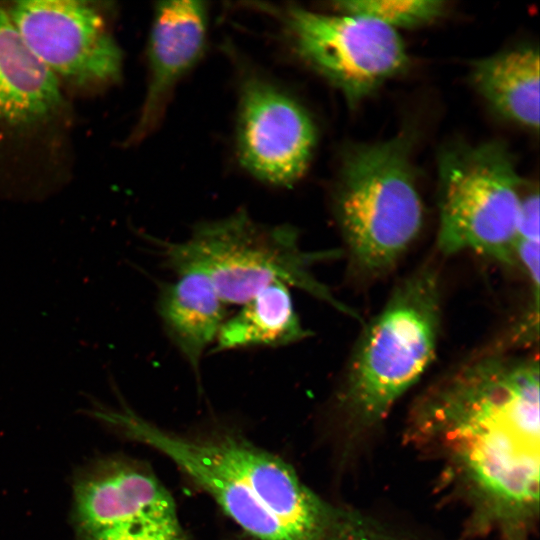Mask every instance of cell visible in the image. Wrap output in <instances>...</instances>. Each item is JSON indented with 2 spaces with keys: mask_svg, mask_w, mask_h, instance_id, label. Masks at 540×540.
<instances>
[{
  "mask_svg": "<svg viewBox=\"0 0 540 540\" xmlns=\"http://www.w3.org/2000/svg\"><path fill=\"white\" fill-rule=\"evenodd\" d=\"M539 360L489 352L415 401L405 439L438 463L467 537L532 540L539 520Z\"/></svg>",
  "mask_w": 540,
  "mask_h": 540,
  "instance_id": "1",
  "label": "cell"
},
{
  "mask_svg": "<svg viewBox=\"0 0 540 540\" xmlns=\"http://www.w3.org/2000/svg\"><path fill=\"white\" fill-rule=\"evenodd\" d=\"M96 418L169 458L254 540H420L326 500L289 463L235 431L177 434L125 404L103 405Z\"/></svg>",
  "mask_w": 540,
  "mask_h": 540,
  "instance_id": "2",
  "label": "cell"
},
{
  "mask_svg": "<svg viewBox=\"0 0 540 540\" xmlns=\"http://www.w3.org/2000/svg\"><path fill=\"white\" fill-rule=\"evenodd\" d=\"M440 324L439 273L426 264L399 281L351 352L334 400L346 453L382 425L426 372Z\"/></svg>",
  "mask_w": 540,
  "mask_h": 540,
  "instance_id": "3",
  "label": "cell"
},
{
  "mask_svg": "<svg viewBox=\"0 0 540 540\" xmlns=\"http://www.w3.org/2000/svg\"><path fill=\"white\" fill-rule=\"evenodd\" d=\"M155 244L167 268L175 274L187 270L204 274L226 305H243L268 286L283 283L360 319L314 274L315 265L339 258L342 251L304 249L292 225L262 224L239 210L197 223L182 241Z\"/></svg>",
  "mask_w": 540,
  "mask_h": 540,
  "instance_id": "4",
  "label": "cell"
},
{
  "mask_svg": "<svg viewBox=\"0 0 540 540\" xmlns=\"http://www.w3.org/2000/svg\"><path fill=\"white\" fill-rule=\"evenodd\" d=\"M413 134L349 147L333 192V211L350 264L361 276L389 273L418 237L423 204L411 161Z\"/></svg>",
  "mask_w": 540,
  "mask_h": 540,
  "instance_id": "5",
  "label": "cell"
},
{
  "mask_svg": "<svg viewBox=\"0 0 540 540\" xmlns=\"http://www.w3.org/2000/svg\"><path fill=\"white\" fill-rule=\"evenodd\" d=\"M437 248L514 265L522 179L500 141L452 144L438 157Z\"/></svg>",
  "mask_w": 540,
  "mask_h": 540,
  "instance_id": "6",
  "label": "cell"
},
{
  "mask_svg": "<svg viewBox=\"0 0 540 540\" xmlns=\"http://www.w3.org/2000/svg\"><path fill=\"white\" fill-rule=\"evenodd\" d=\"M293 52L356 106L409 63L398 31L359 14L274 8Z\"/></svg>",
  "mask_w": 540,
  "mask_h": 540,
  "instance_id": "7",
  "label": "cell"
},
{
  "mask_svg": "<svg viewBox=\"0 0 540 540\" xmlns=\"http://www.w3.org/2000/svg\"><path fill=\"white\" fill-rule=\"evenodd\" d=\"M72 521L76 540H194L154 472L124 456L100 458L77 473Z\"/></svg>",
  "mask_w": 540,
  "mask_h": 540,
  "instance_id": "8",
  "label": "cell"
},
{
  "mask_svg": "<svg viewBox=\"0 0 540 540\" xmlns=\"http://www.w3.org/2000/svg\"><path fill=\"white\" fill-rule=\"evenodd\" d=\"M7 12L27 49L58 81L85 87L120 78L122 50L91 3L24 0Z\"/></svg>",
  "mask_w": 540,
  "mask_h": 540,
  "instance_id": "9",
  "label": "cell"
},
{
  "mask_svg": "<svg viewBox=\"0 0 540 540\" xmlns=\"http://www.w3.org/2000/svg\"><path fill=\"white\" fill-rule=\"evenodd\" d=\"M242 167L274 186H290L308 168L316 127L302 104L276 84L251 75L241 84L235 127Z\"/></svg>",
  "mask_w": 540,
  "mask_h": 540,
  "instance_id": "10",
  "label": "cell"
},
{
  "mask_svg": "<svg viewBox=\"0 0 540 540\" xmlns=\"http://www.w3.org/2000/svg\"><path fill=\"white\" fill-rule=\"evenodd\" d=\"M207 32L204 2L162 1L155 5L147 46V88L130 143L141 141L161 121L176 86L202 56Z\"/></svg>",
  "mask_w": 540,
  "mask_h": 540,
  "instance_id": "11",
  "label": "cell"
},
{
  "mask_svg": "<svg viewBox=\"0 0 540 540\" xmlns=\"http://www.w3.org/2000/svg\"><path fill=\"white\" fill-rule=\"evenodd\" d=\"M59 81L31 54L0 7V136H23L59 117Z\"/></svg>",
  "mask_w": 540,
  "mask_h": 540,
  "instance_id": "12",
  "label": "cell"
},
{
  "mask_svg": "<svg viewBox=\"0 0 540 540\" xmlns=\"http://www.w3.org/2000/svg\"><path fill=\"white\" fill-rule=\"evenodd\" d=\"M156 311L167 338L198 376L203 356L227 318L226 304L204 274L187 270L162 284Z\"/></svg>",
  "mask_w": 540,
  "mask_h": 540,
  "instance_id": "13",
  "label": "cell"
},
{
  "mask_svg": "<svg viewBox=\"0 0 540 540\" xmlns=\"http://www.w3.org/2000/svg\"><path fill=\"white\" fill-rule=\"evenodd\" d=\"M539 51L521 46L476 60L471 80L492 110L532 131L540 119Z\"/></svg>",
  "mask_w": 540,
  "mask_h": 540,
  "instance_id": "14",
  "label": "cell"
},
{
  "mask_svg": "<svg viewBox=\"0 0 540 540\" xmlns=\"http://www.w3.org/2000/svg\"><path fill=\"white\" fill-rule=\"evenodd\" d=\"M311 336L302 324L290 287L274 283L260 291L222 324L214 352L298 343Z\"/></svg>",
  "mask_w": 540,
  "mask_h": 540,
  "instance_id": "15",
  "label": "cell"
},
{
  "mask_svg": "<svg viewBox=\"0 0 540 540\" xmlns=\"http://www.w3.org/2000/svg\"><path fill=\"white\" fill-rule=\"evenodd\" d=\"M335 8L341 13L374 18L398 31L429 24L440 17L445 2L440 0H353L339 1Z\"/></svg>",
  "mask_w": 540,
  "mask_h": 540,
  "instance_id": "16",
  "label": "cell"
},
{
  "mask_svg": "<svg viewBox=\"0 0 540 540\" xmlns=\"http://www.w3.org/2000/svg\"><path fill=\"white\" fill-rule=\"evenodd\" d=\"M539 201L538 190L522 198L514 246L515 263L522 267L531 290V302L524 319L534 325H539Z\"/></svg>",
  "mask_w": 540,
  "mask_h": 540,
  "instance_id": "17",
  "label": "cell"
}]
</instances>
